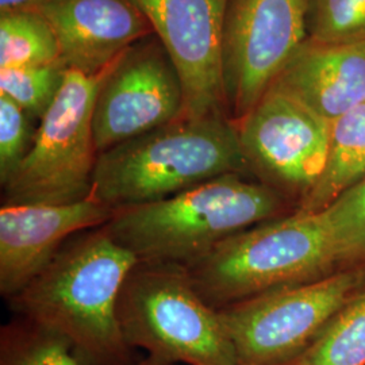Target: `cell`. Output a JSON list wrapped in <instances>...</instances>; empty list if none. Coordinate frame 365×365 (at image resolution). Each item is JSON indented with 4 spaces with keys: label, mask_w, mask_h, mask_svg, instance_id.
I'll list each match as a JSON object with an SVG mask.
<instances>
[{
    "label": "cell",
    "mask_w": 365,
    "mask_h": 365,
    "mask_svg": "<svg viewBox=\"0 0 365 365\" xmlns=\"http://www.w3.org/2000/svg\"><path fill=\"white\" fill-rule=\"evenodd\" d=\"M138 262L95 227L72 237L24 289L14 312L69 342L84 365H134L117 317L120 288Z\"/></svg>",
    "instance_id": "obj_1"
},
{
    "label": "cell",
    "mask_w": 365,
    "mask_h": 365,
    "mask_svg": "<svg viewBox=\"0 0 365 365\" xmlns=\"http://www.w3.org/2000/svg\"><path fill=\"white\" fill-rule=\"evenodd\" d=\"M287 206L271 187L229 173L161 200L115 209L103 227L138 261L188 267L225 240L286 215Z\"/></svg>",
    "instance_id": "obj_2"
},
{
    "label": "cell",
    "mask_w": 365,
    "mask_h": 365,
    "mask_svg": "<svg viewBox=\"0 0 365 365\" xmlns=\"http://www.w3.org/2000/svg\"><path fill=\"white\" fill-rule=\"evenodd\" d=\"M252 178L227 115L179 118L98 156L91 196L115 210L161 200L223 175Z\"/></svg>",
    "instance_id": "obj_3"
},
{
    "label": "cell",
    "mask_w": 365,
    "mask_h": 365,
    "mask_svg": "<svg viewBox=\"0 0 365 365\" xmlns=\"http://www.w3.org/2000/svg\"><path fill=\"white\" fill-rule=\"evenodd\" d=\"M200 297L222 309L333 274L337 261L321 212L292 210L225 240L184 267Z\"/></svg>",
    "instance_id": "obj_4"
},
{
    "label": "cell",
    "mask_w": 365,
    "mask_h": 365,
    "mask_svg": "<svg viewBox=\"0 0 365 365\" xmlns=\"http://www.w3.org/2000/svg\"><path fill=\"white\" fill-rule=\"evenodd\" d=\"M117 317L126 344L148 353L145 365H237L218 309L184 267L138 261L120 288Z\"/></svg>",
    "instance_id": "obj_5"
},
{
    "label": "cell",
    "mask_w": 365,
    "mask_h": 365,
    "mask_svg": "<svg viewBox=\"0 0 365 365\" xmlns=\"http://www.w3.org/2000/svg\"><path fill=\"white\" fill-rule=\"evenodd\" d=\"M110 66L92 76L68 69L61 90L39 120L26 158L3 187V205H66L91 196L99 156L93 107Z\"/></svg>",
    "instance_id": "obj_6"
},
{
    "label": "cell",
    "mask_w": 365,
    "mask_h": 365,
    "mask_svg": "<svg viewBox=\"0 0 365 365\" xmlns=\"http://www.w3.org/2000/svg\"><path fill=\"white\" fill-rule=\"evenodd\" d=\"M364 284L351 267L218 309L237 365L291 364Z\"/></svg>",
    "instance_id": "obj_7"
},
{
    "label": "cell",
    "mask_w": 365,
    "mask_h": 365,
    "mask_svg": "<svg viewBox=\"0 0 365 365\" xmlns=\"http://www.w3.org/2000/svg\"><path fill=\"white\" fill-rule=\"evenodd\" d=\"M310 0H227L222 25V83L238 122L257 105L309 39Z\"/></svg>",
    "instance_id": "obj_8"
},
{
    "label": "cell",
    "mask_w": 365,
    "mask_h": 365,
    "mask_svg": "<svg viewBox=\"0 0 365 365\" xmlns=\"http://www.w3.org/2000/svg\"><path fill=\"white\" fill-rule=\"evenodd\" d=\"M235 123L252 178L298 206L325 170L333 122L271 87Z\"/></svg>",
    "instance_id": "obj_9"
},
{
    "label": "cell",
    "mask_w": 365,
    "mask_h": 365,
    "mask_svg": "<svg viewBox=\"0 0 365 365\" xmlns=\"http://www.w3.org/2000/svg\"><path fill=\"white\" fill-rule=\"evenodd\" d=\"M182 80L155 34L122 53L96 95L92 129L98 153L182 117Z\"/></svg>",
    "instance_id": "obj_10"
},
{
    "label": "cell",
    "mask_w": 365,
    "mask_h": 365,
    "mask_svg": "<svg viewBox=\"0 0 365 365\" xmlns=\"http://www.w3.org/2000/svg\"><path fill=\"white\" fill-rule=\"evenodd\" d=\"M176 68L182 118L229 115L222 83V25L227 0H131Z\"/></svg>",
    "instance_id": "obj_11"
},
{
    "label": "cell",
    "mask_w": 365,
    "mask_h": 365,
    "mask_svg": "<svg viewBox=\"0 0 365 365\" xmlns=\"http://www.w3.org/2000/svg\"><path fill=\"white\" fill-rule=\"evenodd\" d=\"M113 211L92 196L66 205H1L0 294L14 298L72 237L103 226Z\"/></svg>",
    "instance_id": "obj_12"
},
{
    "label": "cell",
    "mask_w": 365,
    "mask_h": 365,
    "mask_svg": "<svg viewBox=\"0 0 365 365\" xmlns=\"http://www.w3.org/2000/svg\"><path fill=\"white\" fill-rule=\"evenodd\" d=\"M33 10L52 26L66 66L88 76L155 34L131 0H45Z\"/></svg>",
    "instance_id": "obj_13"
},
{
    "label": "cell",
    "mask_w": 365,
    "mask_h": 365,
    "mask_svg": "<svg viewBox=\"0 0 365 365\" xmlns=\"http://www.w3.org/2000/svg\"><path fill=\"white\" fill-rule=\"evenodd\" d=\"M272 87L334 122L365 102V41L321 43L307 39Z\"/></svg>",
    "instance_id": "obj_14"
},
{
    "label": "cell",
    "mask_w": 365,
    "mask_h": 365,
    "mask_svg": "<svg viewBox=\"0 0 365 365\" xmlns=\"http://www.w3.org/2000/svg\"><path fill=\"white\" fill-rule=\"evenodd\" d=\"M365 179V102L331 125L327 165L319 180L295 210L319 212Z\"/></svg>",
    "instance_id": "obj_15"
},
{
    "label": "cell",
    "mask_w": 365,
    "mask_h": 365,
    "mask_svg": "<svg viewBox=\"0 0 365 365\" xmlns=\"http://www.w3.org/2000/svg\"><path fill=\"white\" fill-rule=\"evenodd\" d=\"M288 365H365V292L349 300Z\"/></svg>",
    "instance_id": "obj_16"
},
{
    "label": "cell",
    "mask_w": 365,
    "mask_h": 365,
    "mask_svg": "<svg viewBox=\"0 0 365 365\" xmlns=\"http://www.w3.org/2000/svg\"><path fill=\"white\" fill-rule=\"evenodd\" d=\"M61 60L57 37L42 14L37 10L0 13V69Z\"/></svg>",
    "instance_id": "obj_17"
},
{
    "label": "cell",
    "mask_w": 365,
    "mask_h": 365,
    "mask_svg": "<svg viewBox=\"0 0 365 365\" xmlns=\"http://www.w3.org/2000/svg\"><path fill=\"white\" fill-rule=\"evenodd\" d=\"M0 365H84L60 334L22 317L0 330Z\"/></svg>",
    "instance_id": "obj_18"
},
{
    "label": "cell",
    "mask_w": 365,
    "mask_h": 365,
    "mask_svg": "<svg viewBox=\"0 0 365 365\" xmlns=\"http://www.w3.org/2000/svg\"><path fill=\"white\" fill-rule=\"evenodd\" d=\"M319 212L337 267L365 260V179Z\"/></svg>",
    "instance_id": "obj_19"
},
{
    "label": "cell",
    "mask_w": 365,
    "mask_h": 365,
    "mask_svg": "<svg viewBox=\"0 0 365 365\" xmlns=\"http://www.w3.org/2000/svg\"><path fill=\"white\" fill-rule=\"evenodd\" d=\"M68 69L63 60L41 66L1 68L0 95L21 106L30 117L41 120L61 90Z\"/></svg>",
    "instance_id": "obj_20"
},
{
    "label": "cell",
    "mask_w": 365,
    "mask_h": 365,
    "mask_svg": "<svg viewBox=\"0 0 365 365\" xmlns=\"http://www.w3.org/2000/svg\"><path fill=\"white\" fill-rule=\"evenodd\" d=\"M309 39L321 43L365 41V0H310Z\"/></svg>",
    "instance_id": "obj_21"
},
{
    "label": "cell",
    "mask_w": 365,
    "mask_h": 365,
    "mask_svg": "<svg viewBox=\"0 0 365 365\" xmlns=\"http://www.w3.org/2000/svg\"><path fill=\"white\" fill-rule=\"evenodd\" d=\"M26 111L0 95V184L4 187L21 167L33 145L37 129Z\"/></svg>",
    "instance_id": "obj_22"
},
{
    "label": "cell",
    "mask_w": 365,
    "mask_h": 365,
    "mask_svg": "<svg viewBox=\"0 0 365 365\" xmlns=\"http://www.w3.org/2000/svg\"><path fill=\"white\" fill-rule=\"evenodd\" d=\"M45 0H0V13L16 10H33Z\"/></svg>",
    "instance_id": "obj_23"
},
{
    "label": "cell",
    "mask_w": 365,
    "mask_h": 365,
    "mask_svg": "<svg viewBox=\"0 0 365 365\" xmlns=\"http://www.w3.org/2000/svg\"><path fill=\"white\" fill-rule=\"evenodd\" d=\"M134 365H145V364H144V361H141V363H137V364H134Z\"/></svg>",
    "instance_id": "obj_24"
}]
</instances>
